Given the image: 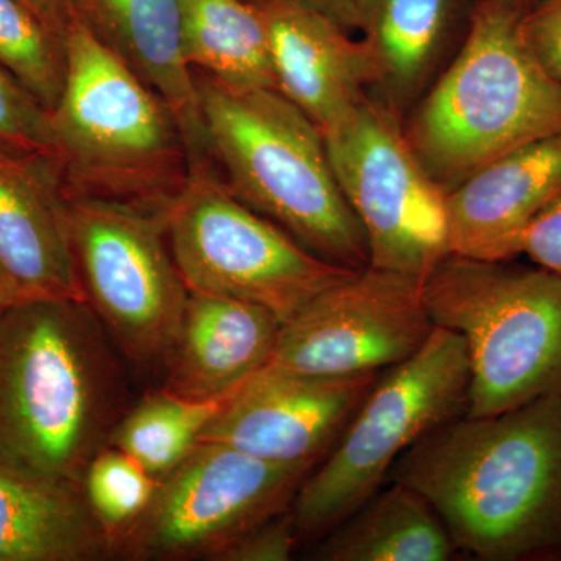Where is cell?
Listing matches in <instances>:
<instances>
[{
    "label": "cell",
    "mask_w": 561,
    "mask_h": 561,
    "mask_svg": "<svg viewBox=\"0 0 561 561\" xmlns=\"http://www.w3.org/2000/svg\"><path fill=\"white\" fill-rule=\"evenodd\" d=\"M391 481L430 502L457 551L561 560V393L442 424L402 454Z\"/></svg>",
    "instance_id": "6da1fadb"
},
{
    "label": "cell",
    "mask_w": 561,
    "mask_h": 561,
    "mask_svg": "<svg viewBox=\"0 0 561 561\" xmlns=\"http://www.w3.org/2000/svg\"><path fill=\"white\" fill-rule=\"evenodd\" d=\"M88 302L36 300L0 311V465L83 486L127 412L124 373Z\"/></svg>",
    "instance_id": "7a4b0ae2"
},
{
    "label": "cell",
    "mask_w": 561,
    "mask_h": 561,
    "mask_svg": "<svg viewBox=\"0 0 561 561\" xmlns=\"http://www.w3.org/2000/svg\"><path fill=\"white\" fill-rule=\"evenodd\" d=\"M526 10L516 0L479 3L459 55L405 131L446 194L490 162L561 131V81L527 44Z\"/></svg>",
    "instance_id": "3957f363"
},
{
    "label": "cell",
    "mask_w": 561,
    "mask_h": 561,
    "mask_svg": "<svg viewBox=\"0 0 561 561\" xmlns=\"http://www.w3.org/2000/svg\"><path fill=\"white\" fill-rule=\"evenodd\" d=\"M195 79L210 157L232 194L317 256L351 271L367 267L365 232L312 119L278 90L234 91Z\"/></svg>",
    "instance_id": "277c9868"
},
{
    "label": "cell",
    "mask_w": 561,
    "mask_h": 561,
    "mask_svg": "<svg viewBox=\"0 0 561 561\" xmlns=\"http://www.w3.org/2000/svg\"><path fill=\"white\" fill-rule=\"evenodd\" d=\"M49 124L69 194L161 209L186 183L190 154L172 111L77 20Z\"/></svg>",
    "instance_id": "5b68a950"
},
{
    "label": "cell",
    "mask_w": 561,
    "mask_h": 561,
    "mask_svg": "<svg viewBox=\"0 0 561 561\" xmlns=\"http://www.w3.org/2000/svg\"><path fill=\"white\" fill-rule=\"evenodd\" d=\"M449 256L424 280L432 323L467 345L465 415L561 393V278L541 267Z\"/></svg>",
    "instance_id": "8992f818"
},
{
    "label": "cell",
    "mask_w": 561,
    "mask_h": 561,
    "mask_svg": "<svg viewBox=\"0 0 561 561\" xmlns=\"http://www.w3.org/2000/svg\"><path fill=\"white\" fill-rule=\"evenodd\" d=\"M470 362L457 332L435 327L413 356L389 368L294 504L300 541L323 538L371 500L398 459L468 408Z\"/></svg>",
    "instance_id": "52a82bcc"
},
{
    "label": "cell",
    "mask_w": 561,
    "mask_h": 561,
    "mask_svg": "<svg viewBox=\"0 0 561 561\" xmlns=\"http://www.w3.org/2000/svg\"><path fill=\"white\" fill-rule=\"evenodd\" d=\"M162 214L187 289L254 302L280 324L353 272L317 256L239 201L210 162L192 165Z\"/></svg>",
    "instance_id": "ba28073f"
},
{
    "label": "cell",
    "mask_w": 561,
    "mask_h": 561,
    "mask_svg": "<svg viewBox=\"0 0 561 561\" xmlns=\"http://www.w3.org/2000/svg\"><path fill=\"white\" fill-rule=\"evenodd\" d=\"M68 221L88 305L111 341L139 367L164 364L190 289L173 260L162 208L69 194Z\"/></svg>",
    "instance_id": "9c48e42d"
},
{
    "label": "cell",
    "mask_w": 561,
    "mask_h": 561,
    "mask_svg": "<svg viewBox=\"0 0 561 561\" xmlns=\"http://www.w3.org/2000/svg\"><path fill=\"white\" fill-rule=\"evenodd\" d=\"M323 136L339 187L365 232L368 265L430 278L451 256L446 192L390 106L364 98Z\"/></svg>",
    "instance_id": "30bf717a"
},
{
    "label": "cell",
    "mask_w": 561,
    "mask_h": 561,
    "mask_svg": "<svg viewBox=\"0 0 561 561\" xmlns=\"http://www.w3.org/2000/svg\"><path fill=\"white\" fill-rule=\"evenodd\" d=\"M313 468L260 459L198 442L158 481L147 511L116 541L113 557L133 561H217L251 530L289 512Z\"/></svg>",
    "instance_id": "8fae6325"
},
{
    "label": "cell",
    "mask_w": 561,
    "mask_h": 561,
    "mask_svg": "<svg viewBox=\"0 0 561 561\" xmlns=\"http://www.w3.org/2000/svg\"><path fill=\"white\" fill-rule=\"evenodd\" d=\"M423 287L424 280L371 265L353 271L280 327L268 364L316 376L389 370L434 331Z\"/></svg>",
    "instance_id": "7c38bea8"
},
{
    "label": "cell",
    "mask_w": 561,
    "mask_h": 561,
    "mask_svg": "<svg viewBox=\"0 0 561 561\" xmlns=\"http://www.w3.org/2000/svg\"><path fill=\"white\" fill-rule=\"evenodd\" d=\"M381 373L316 376L267 364L221 401L201 442L267 461L316 468Z\"/></svg>",
    "instance_id": "4fadbf2b"
},
{
    "label": "cell",
    "mask_w": 561,
    "mask_h": 561,
    "mask_svg": "<svg viewBox=\"0 0 561 561\" xmlns=\"http://www.w3.org/2000/svg\"><path fill=\"white\" fill-rule=\"evenodd\" d=\"M57 157L0 150V300L88 302Z\"/></svg>",
    "instance_id": "5bb4252c"
},
{
    "label": "cell",
    "mask_w": 561,
    "mask_h": 561,
    "mask_svg": "<svg viewBox=\"0 0 561 561\" xmlns=\"http://www.w3.org/2000/svg\"><path fill=\"white\" fill-rule=\"evenodd\" d=\"M267 24L276 87L321 133L343 119L379 84L378 62L367 41L298 0H257Z\"/></svg>",
    "instance_id": "9a60e30c"
},
{
    "label": "cell",
    "mask_w": 561,
    "mask_h": 561,
    "mask_svg": "<svg viewBox=\"0 0 561 561\" xmlns=\"http://www.w3.org/2000/svg\"><path fill=\"white\" fill-rule=\"evenodd\" d=\"M561 197V131L519 147L446 194L451 256L512 261L523 232Z\"/></svg>",
    "instance_id": "2e32d148"
},
{
    "label": "cell",
    "mask_w": 561,
    "mask_h": 561,
    "mask_svg": "<svg viewBox=\"0 0 561 561\" xmlns=\"http://www.w3.org/2000/svg\"><path fill=\"white\" fill-rule=\"evenodd\" d=\"M280 327L254 302L190 290L161 389L184 400H225L271 362Z\"/></svg>",
    "instance_id": "e0dca14e"
},
{
    "label": "cell",
    "mask_w": 561,
    "mask_h": 561,
    "mask_svg": "<svg viewBox=\"0 0 561 561\" xmlns=\"http://www.w3.org/2000/svg\"><path fill=\"white\" fill-rule=\"evenodd\" d=\"M80 18L172 111L191 168L210 162L201 91L183 55L181 0H80Z\"/></svg>",
    "instance_id": "ac0fdd59"
},
{
    "label": "cell",
    "mask_w": 561,
    "mask_h": 561,
    "mask_svg": "<svg viewBox=\"0 0 561 561\" xmlns=\"http://www.w3.org/2000/svg\"><path fill=\"white\" fill-rule=\"evenodd\" d=\"M108 537L83 486L41 481L0 465V561H98Z\"/></svg>",
    "instance_id": "d6986e66"
},
{
    "label": "cell",
    "mask_w": 561,
    "mask_h": 561,
    "mask_svg": "<svg viewBox=\"0 0 561 561\" xmlns=\"http://www.w3.org/2000/svg\"><path fill=\"white\" fill-rule=\"evenodd\" d=\"M457 552L440 516L423 496L391 481L339 524L313 551L321 561H446Z\"/></svg>",
    "instance_id": "ffe728a7"
},
{
    "label": "cell",
    "mask_w": 561,
    "mask_h": 561,
    "mask_svg": "<svg viewBox=\"0 0 561 561\" xmlns=\"http://www.w3.org/2000/svg\"><path fill=\"white\" fill-rule=\"evenodd\" d=\"M183 55L192 70L228 90H278L260 2L181 0Z\"/></svg>",
    "instance_id": "44dd1931"
},
{
    "label": "cell",
    "mask_w": 561,
    "mask_h": 561,
    "mask_svg": "<svg viewBox=\"0 0 561 561\" xmlns=\"http://www.w3.org/2000/svg\"><path fill=\"white\" fill-rule=\"evenodd\" d=\"M456 0H365L359 28L391 101L411 98L432 68Z\"/></svg>",
    "instance_id": "7402d4cb"
},
{
    "label": "cell",
    "mask_w": 561,
    "mask_h": 561,
    "mask_svg": "<svg viewBox=\"0 0 561 561\" xmlns=\"http://www.w3.org/2000/svg\"><path fill=\"white\" fill-rule=\"evenodd\" d=\"M221 401H191L162 389L153 391L127 409L111 432L108 445L161 481L201 442Z\"/></svg>",
    "instance_id": "603a6c76"
},
{
    "label": "cell",
    "mask_w": 561,
    "mask_h": 561,
    "mask_svg": "<svg viewBox=\"0 0 561 561\" xmlns=\"http://www.w3.org/2000/svg\"><path fill=\"white\" fill-rule=\"evenodd\" d=\"M0 66L51 111L65 87L66 39L20 0H0Z\"/></svg>",
    "instance_id": "cb8c5ba5"
},
{
    "label": "cell",
    "mask_w": 561,
    "mask_h": 561,
    "mask_svg": "<svg viewBox=\"0 0 561 561\" xmlns=\"http://www.w3.org/2000/svg\"><path fill=\"white\" fill-rule=\"evenodd\" d=\"M158 481L127 454L105 446L84 472L83 493L108 537L111 557L122 535L147 511Z\"/></svg>",
    "instance_id": "d4e9b609"
},
{
    "label": "cell",
    "mask_w": 561,
    "mask_h": 561,
    "mask_svg": "<svg viewBox=\"0 0 561 561\" xmlns=\"http://www.w3.org/2000/svg\"><path fill=\"white\" fill-rule=\"evenodd\" d=\"M0 150L57 157L49 111L0 66ZM58 158V157H57Z\"/></svg>",
    "instance_id": "484cf974"
},
{
    "label": "cell",
    "mask_w": 561,
    "mask_h": 561,
    "mask_svg": "<svg viewBox=\"0 0 561 561\" xmlns=\"http://www.w3.org/2000/svg\"><path fill=\"white\" fill-rule=\"evenodd\" d=\"M300 542L291 508L251 530L217 561H287Z\"/></svg>",
    "instance_id": "4316f807"
},
{
    "label": "cell",
    "mask_w": 561,
    "mask_h": 561,
    "mask_svg": "<svg viewBox=\"0 0 561 561\" xmlns=\"http://www.w3.org/2000/svg\"><path fill=\"white\" fill-rule=\"evenodd\" d=\"M523 33L542 68L561 81V0H540L524 11Z\"/></svg>",
    "instance_id": "83f0119b"
},
{
    "label": "cell",
    "mask_w": 561,
    "mask_h": 561,
    "mask_svg": "<svg viewBox=\"0 0 561 561\" xmlns=\"http://www.w3.org/2000/svg\"><path fill=\"white\" fill-rule=\"evenodd\" d=\"M519 254L561 278V197L527 225L519 242Z\"/></svg>",
    "instance_id": "f1b7e54d"
},
{
    "label": "cell",
    "mask_w": 561,
    "mask_h": 561,
    "mask_svg": "<svg viewBox=\"0 0 561 561\" xmlns=\"http://www.w3.org/2000/svg\"><path fill=\"white\" fill-rule=\"evenodd\" d=\"M51 32L66 39L73 22L80 20V0H20Z\"/></svg>",
    "instance_id": "f546056e"
},
{
    "label": "cell",
    "mask_w": 561,
    "mask_h": 561,
    "mask_svg": "<svg viewBox=\"0 0 561 561\" xmlns=\"http://www.w3.org/2000/svg\"><path fill=\"white\" fill-rule=\"evenodd\" d=\"M348 31L359 27L365 0H298Z\"/></svg>",
    "instance_id": "4dcf8cb0"
},
{
    "label": "cell",
    "mask_w": 561,
    "mask_h": 561,
    "mask_svg": "<svg viewBox=\"0 0 561 561\" xmlns=\"http://www.w3.org/2000/svg\"><path fill=\"white\" fill-rule=\"evenodd\" d=\"M516 2L523 3L526 9H530L535 3L540 2V0H516Z\"/></svg>",
    "instance_id": "1f68e13d"
},
{
    "label": "cell",
    "mask_w": 561,
    "mask_h": 561,
    "mask_svg": "<svg viewBox=\"0 0 561 561\" xmlns=\"http://www.w3.org/2000/svg\"><path fill=\"white\" fill-rule=\"evenodd\" d=\"M5 308V302H3L2 300H0V311H2V309Z\"/></svg>",
    "instance_id": "d6a6232c"
}]
</instances>
